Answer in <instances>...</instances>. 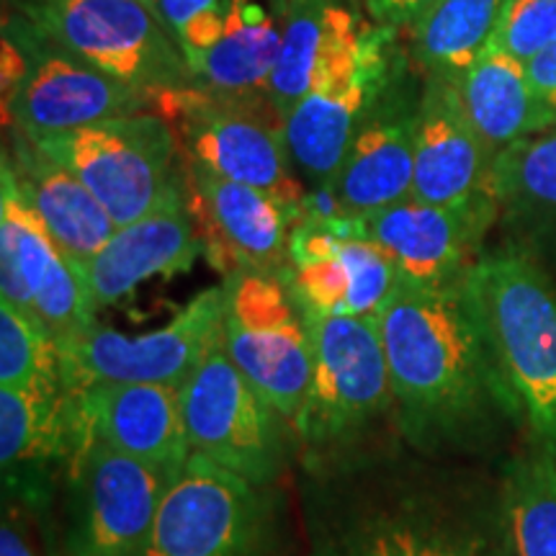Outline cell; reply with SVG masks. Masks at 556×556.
<instances>
[{
  "label": "cell",
  "instance_id": "9c48e42d",
  "mask_svg": "<svg viewBox=\"0 0 556 556\" xmlns=\"http://www.w3.org/2000/svg\"><path fill=\"white\" fill-rule=\"evenodd\" d=\"M29 139L93 191L116 227L152 212L184 178L176 165V135L157 114H131Z\"/></svg>",
  "mask_w": 556,
  "mask_h": 556
},
{
  "label": "cell",
  "instance_id": "5bb4252c",
  "mask_svg": "<svg viewBox=\"0 0 556 556\" xmlns=\"http://www.w3.org/2000/svg\"><path fill=\"white\" fill-rule=\"evenodd\" d=\"M497 214V199L438 206L409 197L361 217V235L384 250L400 283L441 291L467 281Z\"/></svg>",
  "mask_w": 556,
  "mask_h": 556
},
{
  "label": "cell",
  "instance_id": "4fadbf2b",
  "mask_svg": "<svg viewBox=\"0 0 556 556\" xmlns=\"http://www.w3.org/2000/svg\"><path fill=\"white\" fill-rule=\"evenodd\" d=\"M304 317L379 315L400 278L389 255L361 235V217L302 204L283 270Z\"/></svg>",
  "mask_w": 556,
  "mask_h": 556
},
{
  "label": "cell",
  "instance_id": "5b68a950",
  "mask_svg": "<svg viewBox=\"0 0 556 556\" xmlns=\"http://www.w3.org/2000/svg\"><path fill=\"white\" fill-rule=\"evenodd\" d=\"M276 486H255L191 454L160 505L137 556H281Z\"/></svg>",
  "mask_w": 556,
  "mask_h": 556
},
{
  "label": "cell",
  "instance_id": "44dd1931",
  "mask_svg": "<svg viewBox=\"0 0 556 556\" xmlns=\"http://www.w3.org/2000/svg\"><path fill=\"white\" fill-rule=\"evenodd\" d=\"M3 163L11 165L18 189L75 268L86 266L116 232V222L93 191L65 165L45 155L24 131H13L11 155L5 150Z\"/></svg>",
  "mask_w": 556,
  "mask_h": 556
},
{
  "label": "cell",
  "instance_id": "8fae6325",
  "mask_svg": "<svg viewBox=\"0 0 556 556\" xmlns=\"http://www.w3.org/2000/svg\"><path fill=\"white\" fill-rule=\"evenodd\" d=\"M225 283L222 345L250 384L294 426L315 364L307 317L283 276L240 270Z\"/></svg>",
  "mask_w": 556,
  "mask_h": 556
},
{
  "label": "cell",
  "instance_id": "4316f807",
  "mask_svg": "<svg viewBox=\"0 0 556 556\" xmlns=\"http://www.w3.org/2000/svg\"><path fill=\"white\" fill-rule=\"evenodd\" d=\"M505 536L513 556H556V456L528 451L505 471Z\"/></svg>",
  "mask_w": 556,
  "mask_h": 556
},
{
  "label": "cell",
  "instance_id": "8d00e7d4",
  "mask_svg": "<svg viewBox=\"0 0 556 556\" xmlns=\"http://www.w3.org/2000/svg\"><path fill=\"white\" fill-rule=\"evenodd\" d=\"M315 556H402L394 546L392 533L384 520L381 523H374L368 531L361 533V539L351 541L343 548H323Z\"/></svg>",
  "mask_w": 556,
  "mask_h": 556
},
{
  "label": "cell",
  "instance_id": "f1b7e54d",
  "mask_svg": "<svg viewBox=\"0 0 556 556\" xmlns=\"http://www.w3.org/2000/svg\"><path fill=\"white\" fill-rule=\"evenodd\" d=\"M70 454V417L62 384L0 389V462L9 471L21 462Z\"/></svg>",
  "mask_w": 556,
  "mask_h": 556
},
{
  "label": "cell",
  "instance_id": "d6986e66",
  "mask_svg": "<svg viewBox=\"0 0 556 556\" xmlns=\"http://www.w3.org/2000/svg\"><path fill=\"white\" fill-rule=\"evenodd\" d=\"M201 253L204 242L180 178L152 212L116 227L106 245L80 268L90 307H111L150 278L186 274Z\"/></svg>",
  "mask_w": 556,
  "mask_h": 556
},
{
  "label": "cell",
  "instance_id": "d4e9b609",
  "mask_svg": "<svg viewBox=\"0 0 556 556\" xmlns=\"http://www.w3.org/2000/svg\"><path fill=\"white\" fill-rule=\"evenodd\" d=\"M505 0H441L409 29V62L458 80L490 47Z\"/></svg>",
  "mask_w": 556,
  "mask_h": 556
},
{
  "label": "cell",
  "instance_id": "3957f363",
  "mask_svg": "<svg viewBox=\"0 0 556 556\" xmlns=\"http://www.w3.org/2000/svg\"><path fill=\"white\" fill-rule=\"evenodd\" d=\"M157 93L109 78L21 13L3 24L5 122L26 137L60 135L142 114Z\"/></svg>",
  "mask_w": 556,
  "mask_h": 556
},
{
  "label": "cell",
  "instance_id": "ac0fdd59",
  "mask_svg": "<svg viewBox=\"0 0 556 556\" xmlns=\"http://www.w3.org/2000/svg\"><path fill=\"white\" fill-rule=\"evenodd\" d=\"M405 60L345 152L332 197L345 217H368L413 197L420 90Z\"/></svg>",
  "mask_w": 556,
  "mask_h": 556
},
{
  "label": "cell",
  "instance_id": "7a4b0ae2",
  "mask_svg": "<svg viewBox=\"0 0 556 556\" xmlns=\"http://www.w3.org/2000/svg\"><path fill=\"white\" fill-rule=\"evenodd\" d=\"M467 294L516 420L556 456V283L523 250L484 253Z\"/></svg>",
  "mask_w": 556,
  "mask_h": 556
},
{
  "label": "cell",
  "instance_id": "484cf974",
  "mask_svg": "<svg viewBox=\"0 0 556 556\" xmlns=\"http://www.w3.org/2000/svg\"><path fill=\"white\" fill-rule=\"evenodd\" d=\"M45 222L18 189L11 165L0 168V296L31 315L34 294L60 258Z\"/></svg>",
  "mask_w": 556,
  "mask_h": 556
},
{
  "label": "cell",
  "instance_id": "52a82bcc",
  "mask_svg": "<svg viewBox=\"0 0 556 556\" xmlns=\"http://www.w3.org/2000/svg\"><path fill=\"white\" fill-rule=\"evenodd\" d=\"M405 60L397 31L364 21L323 62L315 86L283 124L291 160L317 189H332L358 127Z\"/></svg>",
  "mask_w": 556,
  "mask_h": 556
},
{
  "label": "cell",
  "instance_id": "9a60e30c",
  "mask_svg": "<svg viewBox=\"0 0 556 556\" xmlns=\"http://www.w3.org/2000/svg\"><path fill=\"white\" fill-rule=\"evenodd\" d=\"M73 462L78 492L70 556H137L176 477L99 441Z\"/></svg>",
  "mask_w": 556,
  "mask_h": 556
},
{
  "label": "cell",
  "instance_id": "7c38bea8",
  "mask_svg": "<svg viewBox=\"0 0 556 556\" xmlns=\"http://www.w3.org/2000/svg\"><path fill=\"white\" fill-rule=\"evenodd\" d=\"M227 283L193 296L163 328L124 336L93 325L80 338L60 345V377L67 394L93 384L178 387L222 338Z\"/></svg>",
  "mask_w": 556,
  "mask_h": 556
},
{
  "label": "cell",
  "instance_id": "e575fe53",
  "mask_svg": "<svg viewBox=\"0 0 556 556\" xmlns=\"http://www.w3.org/2000/svg\"><path fill=\"white\" fill-rule=\"evenodd\" d=\"M364 9L377 26L400 31L413 29L430 9H435L441 0H361Z\"/></svg>",
  "mask_w": 556,
  "mask_h": 556
},
{
  "label": "cell",
  "instance_id": "ffe728a7",
  "mask_svg": "<svg viewBox=\"0 0 556 556\" xmlns=\"http://www.w3.org/2000/svg\"><path fill=\"white\" fill-rule=\"evenodd\" d=\"M492 160L464 111L458 80L426 75L415 122L413 199L438 206L495 199Z\"/></svg>",
  "mask_w": 556,
  "mask_h": 556
},
{
  "label": "cell",
  "instance_id": "d6a6232c",
  "mask_svg": "<svg viewBox=\"0 0 556 556\" xmlns=\"http://www.w3.org/2000/svg\"><path fill=\"white\" fill-rule=\"evenodd\" d=\"M155 5L189 67L197 65L225 31L227 0H155Z\"/></svg>",
  "mask_w": 556,
  "mask_h": 556
},
{
  "label": "cell",
  "instance_id": "8992f818",
  "mask_svg": "<svg viewBox=\"0 0 556 556\" xmlns=\"http://www.w3.org/2000/svg\"><path fill=\"white\" fill-rule=\"evenodd\" d=\"M307 325L315 364L294 433L296 446L323 458L358 443L394 413V397L377 315L307 317Z\"/></svg>",
  "mask_w": 556,
  "mask_h": 556
},
{
  "label": "cell",
  "instance_id": "f35d334b",
  "mask_svg": "<svg viewBox=\"0 0 556 556\" xmlns=\"http://www.w3.org/2000/svg\"><path fill=\"white\" fill-rule=\"evenodd\" d=\"M142 3H148V5H150V9L157 13V5H155V0H142Z\"/></svg>",
  "mask_w": 556,
  "mask_h": 556
},
{
  "label": "cell",
  "instance_id": "cb8c5ba5",
  "mask_svg": "<svg viewBox=\"0 0 556 556\" xmlns=\"http://www.w3.org/2000/svg\"><path fill=\"white\" fill-rule=\"evenodd\" d=\"M364 18L338 0H287V24L266 96L287 119L291 109L315 86L319 67Z\"/></svg>",
  "mask_w": 556,
  "mask_h": 556
},
{
  "label": "cell",
  "instance_id": "d590c367",
  "mask_svg": "<svg viewBox=\"0 0 556 556\" xmlns=\"http://www.w3.org/2000/svg\"><path fill=\"white\" fill-rule=\"evenodd\" d=\"M526 70L533 93H536L541 109H544L548 119V127L556 129V45H552L548 50L541 52L539 58L528 62Z\"/></svg>",
  "mask_w": 556,
  "mask_h": 556
},
{
  "label": "cell",
  "instance_id": "4dcf8cb0",
  "mask_svg": "<svg viewBox=\"0 0 556 556\" xmlns=\"http://www.w3.org/2000/svg\"><path fill=\"white\" fill-rule=\"evenodd\" d=\"M31 317L50 332L58 348L80 338L83 332H88L96 325V312L90 307L86 278L65 255H60L47 281L34 294Z\"/></svg>",
  "mask_w": 556,
  "mask_h": 556
},
{
  "label": "cell",
  "instance_id": "7402d4cb",
  "mask_svg": "<svg viewBox=\"0 0 556 556\" xmlns=\"http://www.w3.org/2000/svg\"><path fill=\"white\" fill-rule=\"evenodd\" d=\"M287 24V0H227L225 31L191 67L197 88L266 96Z\"/></svg>",
  "mask_w": 556,
  "mask_h": 556
},
{
  "label": "cell",
  "instance_id": "2e32d148",
  "mask_svg": "<svg viewBox=\"0 0 556 556\" xmlns=\"http://www.w3.org/2000/svg\"><path fill=\"white\" fill-rule=\"evenodd\" d=\"M180 170L208 261L225 270V276L240 270L283 276L289 266L291 229L302 208L193 165L184 163Z\"/></svg>",
  "mask_w": 556,
  "mask_h": 556
},
{
  "label": "cell",
  "instance_id": "836d02e7",
  "mask_svg": "<svg viewBox=\"0 0 556 556\" xmlns=\"http://www.w3.org/2000/svg\"><path fill=\"white\" fill-rule=\"evenodd\" d=\"M384 523L402 556H486L477 544L438 523H422V520H384Z\"/></svg>",
  "mask_w": 556,
  "mask_h": 556
},
{
  "label": "cell",
  "instance_id": "e0dca14e",
  "mask_svg": "<svg viewBox=\"0 0 556 556\" xmlns=\"http://www.w3.org/2000/svg\"><path fill=\"white\" fill-rule=\"evenodd\" d=\"M65 397L70 456L99 441L173 477L191 458L178 387L93 384Z\"/></svg>",
  "mask_w": 556,
  "mask_h": 556
},
{
  "label": "cell",
  "instance_id": "1f68e13d",
  "mask_svg": "<svg viewBox=\"0 0 556 556\" xmlns=\"http://www.w3.org/2000/svg\"><path fill=\"white\" fill-rule=\"evenodd\" d=\"M490 45L528 65L556 45V0H505Z\"/></svg>",
  "mask_w": 556,
  "mask_h": 556
},
{
  "label": "cell",
  "instance_id": "30bf717a",
  "mask_svg": "<svg viewBox=\"0 0 556 556\" xmlns=\"http://www.w3.org/2000/svg\"><path fill=\"white\" fill-rule=\"evenodd\" d=\"M24 16L109 78L142 90L197 88L184 52L142 0H24Z\"/></svg>",
  "mask_w": 556,
  "mask_h": 556
},
{
  "label": "cell",
  "instance_id": "74e56055",
  "mask_svg": "<svg viewBox=\"0 0 556 556\" xmlns=\"http://www.w3.org/2000/svg\"><path fill=\"white\" fill-rule=\"evenodd\" d=\"M0 556H34L29 544L9 518L3 520V528H0Z\"/></svg>",
  "mask_w": 556,
  "mask_h": 556
},
{
  "label": "cell",
  "instance_id": "ba28073f",
  "mask_svg": "<svg viewBox=\"0 0 556 556\" xmlns=\"http://www.w3.org/2000/svg\"><path fill=\"white\" fill-rule=\"evenodd\" d=\"M178 392L191 454L255 486H276L299 448L294 426L229 361L222 338Z\"/></svg>",
  "mask_w": 556,
  "mask_h": 556
},
{
  "label": "cell",
  "instance_id": "603a6c76",
  "mask_svg": "<svg viewBox=\"0 0 556 556\" xmlns=\"http://www.w3.org/2000/svg\"><path fill=\"white\" fill-rule=\"evenodd\" d=\"M464 111L492 157L518 139L548 131V119L520 60L486 47L458 78Z\"/></svg>",
  "mask_w": 556,
  "mask_h": 556
},
{
  "label": "cell",
  "instance_id": "6da1fadb",
  "mask_svg": "<svg viewBox=\"0 0 556 556\" xmlns=\"http://www.w3.org/2000/svg\"><path fill=\"white\" fill-rule=\"evenodd\" d=\"M377 319L394 417L407 443L420 451L462 448L497 422H518L467 281L441 291L397 283Z\"/></svg>",
  "mask_w": 556,
  "mask_h": 556
},
{
  "label": "cell",
  "instance_id": "83f0119b",
  "mask_svg": "<svg viewBox=\"0 0 556 556\" xmlns=\"http://www.w3.org/2000/svg\"><path fill=\"white\" fill-rule=\"evenodd\" d=\"M500 212L523 225L556 222V129L518 139L492 160Z\"/></svg>",
  "mask_w": 556,
  "mask_h": 556
},
{
  "label": "cell",
  "instance_id": "f546056e",
  "mask_svg": "<svg viewBox=\"0 0 556 556\" xmlns=\"http://www.w3.org/2000/svg\"><path fill=\"white\" fill-rule=\"evenodd\" d=\"M62 384L60 348L31 315L0 299V389Z\"/></svg>",
  "mask_w": 556,
  "mask_h": 556
},
{
  "label": "cell",
  "instance_id": "277c9868",
  "mask_svg": "<svg viewBox=\"0 0 556 556\" xmlns=\"http://www.w3.org/2000/svg\"><path fill=\"white\" fill-rule=\"evenodd\" d=\"M157 116L176 122L186 165L232 184L268 191L302 208L304 191L291 176L283 119L268 96H222L204 88L157 90Z\"/></svg>",
  "mask_w": 556,
  "mask_h": 556
}]
</instances>
